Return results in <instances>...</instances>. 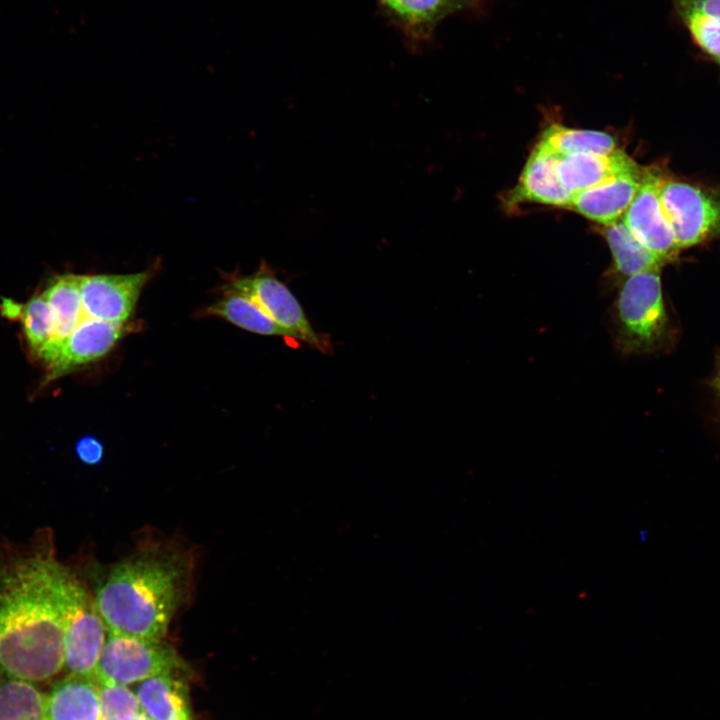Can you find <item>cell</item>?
Masks as SVG:
<instances>
[{
	"mask_svg": "<svg viewBox=\"0 0 720 720\" xmlns=\"http://www.w3.org/2000/svg\"><path fill=\"white\" fill-rule=\"evenodd\" d=\"M61 567L48 528L0 546L1 679L38 683L64 668Z\"/></svg>",
	"mask_w": 720,
	"mask_h": 720,
	"instance_id": "cell-1",
	"label": "cell"
},
{
	"mask_svg": "<svg viewBox=\"0 0 720 720\" xmlns=\"http://www.w3.org/2000/svg\"><path fill=\"white\" fill-rule=\"evenodd\" d=\"M191 573L188 554L170 544H150L115 563L93 594L108 633L163 640Z\"/></svg>",
	"mask_w": 720,
	"mask_h": 720,
	"instance_id": "cell-2",
	"label": "cell"
},
{
	"mask_svg": "<svg viewBox=\"0 0 720 720\" xmlns=\"http://www.w3.org/2000/svg\"><path fill=\"white\" fill-rule=\"evenodd\" d=\"M660 271H644L625 279L608 310L611 339L623 355L649 354L664 345L668 317Z\"/></svg>",
	"mask_w": 720,
	"mask_h": 720,
	"instance_id": "cell-3",
	"label": "cell"
},
{
	"mask_svg": "<svg viewBox=\"0 0 720 720\" xmlns=\"http://www.w3.org/2000/svg\"><path fill=\"white\" fill-rule=\"evenodd\" d=\"M58 592L64 620V668L69 675L97 681V667L108 631L94 596L62 564Z\"/></svg>",
	"mask_w": 720,
	"mask_h": 720,
	"instance_id": "cell-4",
	"label": "cell"
},
{
	"mask_svg": "<svg viewBox=\"0 0 720 720\" xmlns=\"http://www.w3.org/2000/svg\"><path fill=\"white\" fill-rule=\"evenodd\" d=\"M182 668L178 653L164 640L108 633L98 662L97 682L127 686Z\"/></svg>",
	"mask_w": 720,
	"mask_h": 720,
	"instance_id": "cell-5",
	"label": "cell"
},
{
	"mask_svg": "<svg viewBox=\"0 0 720 720\" xmlns=\"http://www.w3.org/2000/svg\"><path fill=\"white\" fill-rule=\"evenodd\" d=\"M660 198L678 250L720 234V192L666 176Z\"/></svg>",
	"mask_w": 720,
	"mask_h": 720,
	"instance_id": "cell-6",
	"label": "cell"
},
{
	"mask_svg": "<svg viewBox=\"0 0 720 720\" xmlns=\"http://www.w3.org/2000/svg\"><path fill=\"white\" fill-rule=\"evenodd\" d=\"M225 290L249 297L293 338L327 351L329 344L313 329L294 294L265 262L252 275L230 279Z\"/></svg>",
	"mask_w": 720,
	"mask_h": 720,
	"instance_id": "cell-7",
	"label": "cell"
},
{
	"mask_svg": "<svg viewBox=\"0 0 720 720\" xmlns=\"http://www.w3.org/2000/svg\"><path fill=\"white\" fill-rule=\"evenodd\" d=\"M665 177L661 167L644 168L641 185L622 219L645 247L668 263L679 250L660 198Z\"/></svg>",
	"mask_w": 720,
	"mask_h": 720,
	"instance_id": "cell-8",
	"label": "cell"
},
{
	"mask_svg": "<svg viewBox=\"0 0 720 720\" xmlns=\"http://www.w3.org/2000/svg\"><path fill=\"white\" fill-rule=\"evenodd\" d=\"M130 327L84 317L75 330L60 343L37 354L45 362L51 381L105 356Z\"/></svg>",
	"mask_w": 720,
	"mask_h": 720,
	"instance_id": "cell-9",
	"label": "cell"
},
{
	"mask_svg": "<svg viewBox=\"0 0 720 720\" xmlns=\"http://www.w3.org/2000/svg\"><path fill=\"white\" fill-rule=\"evenodd\" d=\"M153 270L130 274L81 275L80 293L84 316L114 324H126Z\"/></svg>",
	"mask_w": 720,
	"mask_h": 720,
	"instance_id": "cell-10",
	"label": "cell"
},
{
	"mask_svg": "<svg viewBox=\"0 0 720 720\" xmlns=\"http://www.w3.org/2000/svg\"><path fill=\"white\" fill-rule=\"evenodd\" d=\"M639 165L617 177L572 196L568 208L586 218L609 225L622 218L642 182Z\"/></svg>",
	"mask_w": 720,
	"mask_h": 720,
	"instance_id": "cell-11",
	"label": "cell"
},
{
	"mask_svg": "<svg viewBox=\"0 0 720 720\" xmlns=\"http://www.w3.org/2000/svg\"><path fill=\"white\" fill-rule=\"evenodd\" d=\"M558 155L537 143L531 152L519 182L510 192L507 202L512 206L534 202L569 207L572 195L564 188L557 173Z\"/></svg>",
	"mask_w": 720,
	"mask_h": 720,
	"instance_id": "cell-12",
	"label": "cell"
},
{
	"mask_svg": "<svg viewBox=\"0 0 720 720\" xmlns=\"http://www.w3.org/2000/svg\"><path fill=\"white\" fill-rule=\"evenodd\" d=\"M637 165L625 152L617 149L608 154L558 155L557 173L564 188L573 196L607 182Z\"/></svg>",
	"mask_w": 720,
	"mask_h": 720,
	"instance_id": "cell-13",
	"label": "cell"
},
{
	"mask_svg": "<svg viewBox=\"0 0 720 720\" xmlns=\"http://www.w3.org/2000/svg\"><path fill=\"white\" fill-rule=\"evenodd\" d=\"M387 18L412 41L431 38L448 16L469 5L470 0H376Z\"/></svg>",
	"mask_w": 720,
	"mask_h": 720,
	"instance_id": "cell-14",
	"label": "cell"
},
{
	"mask_svg": "<svg viewBox=\"0 0 720 720\" xmlns=\"http://www.w3.org/2000/svg\"><path fill=\"white\" fill-rule=\"evenodd\" d=\"M48 720H102L97 681L68 675L46 694Z\"/></svg>",
	"mask_w": 720,
	"mask_h": 720,
	"instance_id": "cell-15",
	"label": "cell"
},
{
	"mask_svg": "<svg viewBox=\"0 0 720 720\" xmlns=\"http://www.w3.org/2000/svg\"><path fill=\"white\" fill-rule=\"evenodd\" d=\"M136 695L142 712L151 720H193L186 686L176 673L161 674L140 682Z\"/></svg>",
	"mask_w": 720,
	"mask_h": 720,
	"instance_id": "cell-16",
	"label": "cell"
},
{
	"mask_svg": "<svg viewBox=\"0 0 720 720\" xmlns=\"http://www.w3.org/2000/svg\"><path fill=\"white\" fill-rule=\"evenodd\" d=\"M604 235L612 253V273L622 280L667 264L645 247L630 231L622 218L606 225Z\"/></svg>",
	"mask_w": 720,
	"mask_h": 720,
	"instance_id": "cell-17",
	"label": "cell"
},
{
	"mask_svg": "<svg viewBox=\"0 0 720 720\" xmlns=\"http://www.w3.org/2000/svg\"><path fill=\"white\" fill-rule=\"evenodd\" d=\"M225 291L226 296L207 309L209 315L222 317L256 334L293 338L249 297L235 291Z\"/></svg>",
	"mask_w": 720,
	"mask_h": 720,
	"instance_id": "cell-18",
	"label": "cell"
},
{
	"mask_svg": "<svg viewBox=\"0 0 720 720\" xmlns=\"http://www.w3.org/2000/svg\"><path fill=\"white\" fill-rule=\"evenodd\" d=\"M79 276L80 275L70 273L57 276L43 292L44 296L53 306L58 320L54 338L43 348L54 346L63 341L75 330L85 317L80 293Z\"/></svg>",
	"mask_w": 720,
	"mask_h": 720,
	"instance_id": "cell-19",
	"label": "cell"
},
{
	"mask_svg": "<svg viewBox=\"0 0 720 720\" xmlns=\"http://www.w3.org/2000/svg\"><path fill=\"white\" fill-rule=\"evenodd\" d=\"M538 143L557 155L608 154L617 150V140L608 133L573 129L560 124L547 127Z\"/></svg>",
	"mask_w": 720,
	"mask_h": 720,
	"instance_id": "cell-20",
	"label": "cell"
},
{
	"mask_svg": "<svg viewBox=\"0 0 720 720\" xmlns=\"http://www.w3.org/2000/svg\"><path fill=\"white\" fill-rule=\"evenodd\" d=\"M0 720H48L46 694L35 683L0 678Z\"/></svg>",
	"mask_w": 720,
	"mask_h": 720,
	"instance_id": "cell-21",
	"label": "cell"
},
{
	"mask_svg": "<svg viewBox=\"0 0 720 720\" xmlns=\"http://www.w3.org/2000/svg\"><path fill=\"white\" fill-rule=\"evenodd\" d=\"M26 339L35 353L55 336L58 320L56 312L44 294L32 297L21 312Z\"/></svg>",
	"mask_w": 720,
	"mask_h": 720,
	"instance_id": "cell-22",
	"label": "cell"
},
{
	"mask_svg": "<svg viewBox=\"0 0 720 720\" xmlns=\"http://www.w3.org/2000/svg\"><path fill=\"white\" fill-rule=\"evenodd\" d=\"M98 684L102 720H134L143 713L136 693L126 685Z\"/></svg>",
	"mask_w": 720,
	"mask_h": 720,
	"instance_id": "cell-23",
	"label": "cell"
},
{
	"mask_svg": "<svg viewBox=\"0 0 720 720\" xmlns=\"http://www.w3.org/2000/svg\"><path fill=\"white\" fill-rule=\"evenodd\" d=\"M695 45L720 65V24L699 14L675 12Z\"/></svg>",
	"mask_w": 720,
	"mask_h": 720,
	"instance_id": "cell-24",
	"label": "cell"
},
{
	"mask_svg": "<svg viewBox=\"0 0 720 720\" xmlns=\"http://www.w3.org/2000/svg\"><path fill=\"white\" fill-rule=\"evenodd\" d=\"M675 12L685 11L705 16L720 24V0H670Z\"/></svg>",
	"mask_w": 720,
	"mask_h": 720,
	"instance_id": "cell-25",
	"label": "cell"
},
{
	"mask_svg": "<svg viewBox=\"0 0 720 720\" xmlns=\"http://www.w3.org/2000/svg\"><path fill=\"white\" fill-rule=\"evenodd\" d=\"M76 454L81 462L87 465L99 464L104 456L103 444L93 436H84L75 446Z\"/></svg>",
	"mask_w": 720,
	"mask_h": 720,
	"instance_id": "cell-26",
	"label": "cell"
},
{
	"mask_svg": "<svg viewBox=\"0 0 720 720\" xmlns=\"http://www.w3.org/2000/svg\"><path fill=\"white\" fill-rule=\"evenodd\" d=\"M713 386L717 390V392L720 394V369H719L715 379L713 380Z\"/></svg>",
	"mask_w": 720,
	"mask_h": 720,
	"instance_id": "cell-27",
	"label": "cell"
},
{
	"mask_svg": "<svg viewBox=\"0 0 720 720\" xmlns=\"http://www.w3.org/2000/svg\"><path fill=\"white\" fill-rule=\"evenodd\" d=\"M134 720H151L148 716H146L144 713H141L136 719Z\"/></svg>",
	"mask_w": 720,
	"mask_h": 720,
	"instance_id": "cell-28",
	"label": "cell"
}]
</instances>
